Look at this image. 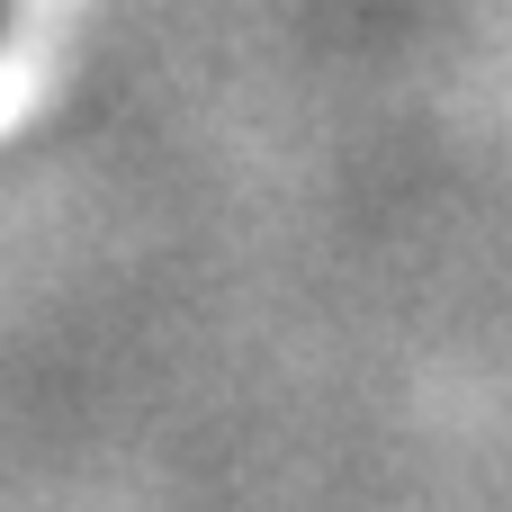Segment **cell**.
I'll return each instance as SVG.
<instances>
[{"instance_id":"obj_1","label":"cell","mask_w":512,"mask_h":512,"mask_svg":"<svg viewBox=\"0 0 512 512\" xmlns=\"http://www.w3.org/2000/svg\"><path fill=\"white\" fill-rule=\"evenodd\" d=\"M0 27H9V0H0Z\"/></svg>"}]
</instances>
